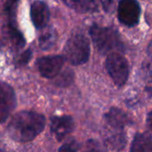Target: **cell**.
I'll return each instance as SVG.
<instances>
[{"instance_id": "17", "label": "cell", "mask_w": 152, "mask_h": 152, "mask_svg": "<svg viewBox=\"0 0 152 152\" xmlns=\"http://www.w3.org/2000/svg\"><path fill=\"white\" fill-rule=\"evenodd\" d=\"M31 56H32V51H31V50L28 49V50L25 51V52L20 56V58L18 59L17 64H18L19 66H22V65L27 64V63L28 62V61L30 60Z\"/></svg>"}, {"instance_id": "9", "label": "cell", "mask_w": 152, "mask_h": 152, "mask_svg": "<svg viewBox=\"0 0 152 152\" xmlns=\"http://www.w3.org/2000/svg\"><path fill=\"white\" fill-rule=\"evenodd\" d=\"M74 129V120L69 116H56L52 118L51 131L57 141H62Z\"/></svg>"}, {"instance_id": "10", "label": "cell", "mask_w": 152, "mask_h": 152, "mask_svg": "<svg viewBox=\"0 0 152 152\" xmlns=\"http://www.w3.org/2000/svg\"><path fill=\"white\" fill-rule=\"evenodd\" d=\"M106 123L114 132H123L125 126L130 123L127 115L119 109H110L105 115Z\"/></svg>"}, {"instance_id": "18", "label": "cell", "mask_w": 152, "mask_h": 152, "mask_svg": "<svg viewBox=\"0 0 152 152\" xmlns=\"http://www.w3.org/2000/svg\"><path fill=\"white\" fill-rule=\"evenodd\" d=\"M103 8L107 12H111L115 6V2L116 0H101Z\"/></svg>"}, {"instance_id": "16", "label": "cell", "mask_w": 152, "mask_h": 152, "mask_svg": "<svg viewBox=\"0 0 152 152\" xmlns=\"http://www.w3.org/2000/svg\"><path fill=\"white\" fill-rule=\"evenodd\" d=\"M78 149H79L78 143L75 140H71V141L66 142L65 144H63L59 149V151H76Z\"/></svg>"}, {"instance_id": "6", "label": "cell", "mask_w": 152, "mask_h": 152, "mask_svg": "<svg viewBox=\"0 0 152 152\" xmlns=\"http://www.w3.org/2000/svg\"><path fill=\"white\" fill-rule=\"evenodd\" d=\"M37 64L41 76L45 78H53L60 74L64 64V58L61 55L44 56L38 59Z\"/></svg>"}, {"instance_id": "3", "label": "cell", "mask_w": 152, "mask_h": 152, "mask_svg": "<svg viewBox=\"0 0 152 152\" xmlns=\"http://www.w3.org/2000/svg\"><path fill=\"white\" fill-rule=\"evenodd\" d=\"M90 44L83 34H75L66 42L64 57L72 65L85 64L90 57Z\"/></svg>"}, {"instance_id": "5", "label": "cell", "mask_w": 152, "mask_h": 152, "mask_svg": "<svg viewBox=\"0 0 152 152\" xmlns=\"http://www.w3.org/2000/svg\"><path fill=\"white\" fill-rule=\"evenodd\" d=\"M141 16V6L137 0H120L118 6V20L125 26L134 27Z\"/></svg>"}, {"instance_id": "19", "label": "cell", "mask_w": 152, "mask_h": 152, "mask_svg": "<svg viewBox=\"0 0 152 152\" xmlns=\"http://www.w3.org/2000/svg\"><path fill=\"white\" fill-rule=\"evenodd\" d=\"M64 77L63 78H60L59 79V81H60V84H61V83H65L64 85L66 86H68L69 85V83H71V81H72V73H70V74H66V73H64Z\"/></svg>"}, {"instance_id": "2", "label": "cell", "mask_w": 152, "mask_h": 152, "mask_svg": "<svg viewBox=\"0 0 152 152\" xmlns=\"http://www.w3.org/2000/svg\"><path fill=\"white\" fill-rule=\"evenodd\" d=\"M90 36L95 47L102 53L123 49V43L118 30L111 27H101L94 24L90 28Z\"/></svg>"}, {"instance_id": "14", "label": "cell", "mask_w": 152, "mask_h": 152, "mask_svg": "<svg viewBox=\"0 0 152 152\" xmlns=\"http://www.w3.org/2000/svg\"><path fill=\"white\" fill-rule=\"evenodd\" d=\"M55 40V32L53 30V28H46L45 31H44L38 38L39 46L42 50H49L53 46Z\"/></svg>"}, {"instance_id": "11", "label": "cell", "mask_w": 152, "mask_h": 152, "mask_svg": "<svg viewBox=\"0 0 152 152\" xmlns=\"http://www.w3.org/2000/svg\"><path fill=\"white\" fill-rule=\"evenodd\" d=\"M66 5L72 10L81 12H94L98 10V4L96 0H61Z\"/></svg>"}, {"instance_id": "7", "label": "cell", "mask_w": 152, "mask_h": 152, "mask_svg": "<svg viewBox=\"0 0 152 152\" xmlns=\"http://www.w3.org/2000/svg\"><path fill=\"white\" fill-rule=\"evenodd\" d=\"M16 105V96L12 87L6 83H0V124L4 122Z\"/></svg>"}, {"instance_id": "12", "label": "cell", "mask_w": 152, "mask_h": 152, "mask_svg": "<svg viewBox=\"0 0 152 152\" xmlns=\"http://www.w3.org/2000/svg\"><path fill=\"white\" fill-rule=\"evenodd\" d=\"M151 136L150 134H138L134 139L131 151L132 152H151Z\"/></svg>"}, {"instance_id": "8", "label": "cell", "mask_w": 152, "mask_h": 152, "mask_svg": "<svg viewBox=\"0 0 152 152\" xmlns=\"http://www.w3.org/2000/svg\"><path fill=\"white\" fill-rule=\"evenodd\" d=\"M30 18L37 29L46 28L50 19V11L47 4L40 0L34 1L30 5Z\"/></svg>"}, {"instance_id": "4", "label": "cell", "mask_w": 152, "mask_h": 152, "mask_svg": "<svg viewBox=\"0 0 152 152\" xmlns=\"http://www.w3.org/2000/svg\"><path fill=\"white\" fill-rule=\"evenodd\" d=\"M106 69L116 86L121 87L126 85L130 72L126 57L117 52L110 53L106 60Z\"/></svg>"}, {"instance_id": "15", "label": "cell", "mask_w": 152, "mask_h": 152, "mask_svg": "<svg viewBox=\"0 0 152 152\" xmlns=\"http://www.w3.org/2000/svg\"><path fill=\"white\" fill-rule=\"evenodd\" d=\"M20 0H4V10L8 17V24L17 26L16 24V10Z\"/></svg>"}, {"instance_id": "1", "label": "cell", "mask_w": 152, "mask_h": 152, "mask_svg": "<svg viewBox=\"0 0 152 152\" xmlns=\"http://www.w3.org/2000/svg\"><path fill=\"white\" fill-rule=\"evenodd\" d=\"M45 118L35 111L23 110L16 113L7 126L9 136L18 142L33 141L44 130Z\"/></svg>"}, {"instance_id": "13", "label": "cell", "mask_w": 152, "mask_h": 152, "mask_svg": "<svg viewBox=\"0 0 152 152\" xmlns=\"http://www.w3.org/2000/svg\"><path fill=\"white\" fill-rule=\"evenodd\" d=\"M5 33L9 38L11 44L17 49H20L25 45V39L22 33L18 29L17 26L7 24L5 28Z\"/></svg>"}]
</instances>
